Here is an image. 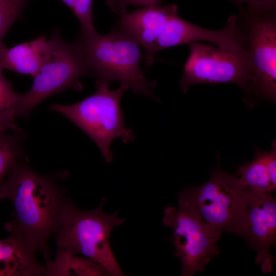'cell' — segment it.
I'll return each mask as SVG.
<instances>
[{"label": "cell", "instance_id": "6da1fadb", "mask_svg": "<svg viewBox=\"0 0 276 276\" xmlns=\"http://www.w3.org/2000/svg\"><path fill=\"white\" fill-rule=\"evenodd\" d=\"M67 198L55 175L39 174L22 158L0 188V199L9 200L13 206L5 229L39 250L47 263L51 261L49 239Z\"/></svg>", "mask_w": 276, "mask_h": 276}, {"label": "cell", "instance_id": "7a4b0ae2", "mask_svg": "<svg viewBox=\"0 0 276 276\" xmlns=\"http://www.w3.org/2000/svg\"><path fill=\"white\" fill-rule=\"evenodd\" d=\"M106 198L95 209L84 211L68 198L63 205L55 234L57 250L90 258L105 268L113 276L125 275L112 249L110 236L116 226L125 219L118 213L103 211Z\"/></svg>", "mask_w": 276, "mask_h": 276}, {"label": "cell", "instance_id": "3957f363", "mask_svg": "<svg viewBox=\"0 0 276 276\" xmlns=\"http://www.w3.org/2000/svg\"><path fill=\"white\" fill-rule=\"evenodd\" d=\"M75 41L97 79L119 81L136 94L158 100L152 92L156 81L148 80L140 66L144 58L141 46L127 32L116 27L104 35L80 33Z\"/></svg>", "mask_w": 276, "mask_h": 276}, {"label": "cell", "instance_id": "277c9868", "mask_svg": "<svg viewBox=\"0 0 276 276\" xmlns=\"http://www.w3.org/2000/svg\"><path fill=\"white\" fill-rule=\"evenodd\" d=\"M110 82L97 79L95 94L72 105L52 104L51 110L66 117L84 131L97 145L106 162L113 159L110 149L112 141L120 139L124 143L132 142L135 136L125 125L120 106L128 87L121 84L115 90Z\"/></svg>", "mask_w": 276, "mask_h": 276}, {"label": "cell", "instance_id": "5b68a950", "mask_svg": "<svg viewBox=\"0 0 276 276\" xmlns=\"http://www.w3.org/2000/svg\"><path fill=\"white\" fill-rule=\"evenodd\" d=\"M243 186L235 174L219 165L210 172L209 179L196 187H188L178 195L189 203L216 235L223 232L236 235L247 202Z\"/></svg>", "mask_w": 276, "mask_h": 276}, {"label": "cell", "instance_id": "8992f818", "mask_svg": "<svg viewBox=\"0 0 276 276\" xmlns=\"http://www.w3.org/2000/svg\"><path fill=\"white\" fill-rule=\"evenodd\" d=\"M48 41L49 58L33 77L30 89L19 94L18 118H27L42 101L58 93L68 89L82 91L83 87L79 79L94 76L79 45L76 41L71 43L64 40L59 28L53 30Z\"/></svg>", "mask_w": 276, "mask_h": 276}, {"label": "cell", "instance_id": "52a82bcc", "mask_svg": "<svg viewBox=\"0 0 276 276\" xmlns=\"http://www.w3.org/2000/svg\"><path fill=\"white\" fill-rule=\"evenodd\" d=\"M172 229L173 254L179 259L181 276H193L205 270L212 258L220 253L214 234L186 201L179 198L177 207L167 205L162 220Z\"/></svg>", "mask_w": 276, "mask_h": 276}, {"label": "cell", "instance_id": "ba28073f", "mask_svg": "<svg viewBox=\"0 0 276 276\" xmlns=\"http://www.w3.org/2000/svg\"><path fill=\"white\" fill-rule=\"evenodd\" d=\"M188 45L190 55L179 82L183 93L192 85L218 83H235L250 93L254 79L247 45L238 50L223 49L200 42Z\"/></svg>", "mask_w": 276, "mask_h": 276}, {"label": "cell", "instance_id": "9c48e42d", "mask_svg": "<svg viewBox=\"0 0 276 276\" xmlns=\"http://www.w3.org/2000/svg\"><path fill=\"white\" fill-rule=\"evenodd\" d=\"M246 28H239L247 38L253 85L250 93L276 101V18L275 9H248Z\"/></svg>", "mask_w": 276, "mask_h": 276}, {"label": "cell", "instance_id": "30bf717a", "mask_svg": "<svg viewBox=\"0 0 276 276\" xmlns=\"http://www.w3.org/2000/svg\"><path fill=\"white\" fill-rule=\"evenodd\" d=\"M245 190L247 207L236 236L244 239L256 251V263L263 273H269L274 262L270 250L276 243V200L272 192L247 187Z\"/></svg>", "mask_w": 276, "mask_h": 276}, {"label": "cell", "instance_id": "8fae6325", "mask_svg": "<svg viewBox=\"0 0 276 276\" xmlns=\"http://www.w3.org/2000/svg\"><path fill=\"white\" fill-rule=\"evenodd\" d=\"M176 13L178 8L173 4L142 7L120 16L117 27L131 35L144 49L145 64L150 66L156 60L155 43L164 32L169 19Z\"/></svg>", "mask_w": 276, "mask_h": 276}, {"label": "cell", "instance_id": "7c38bea8", "mask_svg": "<svg viewBox=\"0 0 276 276\" xmlns=\"http://www.w3.org/2000/svg\"><path fill=\"white\" fill-rule=\"evenodd\" d=\"M204 41L228 50H238L246 47L247 38L237 23V16L232 15L222 29L211 30L196 26L179 18L176 23L175 42L176 45Z\"/></svg>", "mask_w": 276, "mask_h": 276}, {"label": "cell", "instance_id": "4fadbf2b", "mask_svg": "<svg viewBox=\"0 0 276 276\" xmlns=\"http://www.w3.org/2000/svg\"><path fill=\"white\" fill-rule=\"evenodd\" d=\"M36 250L15 234L0 240V276L43 275L45 267L37 261Z\"/></svg>", "mask_w": 276, "mask_h": 276}, {"label": "cell", "instance_id": "5bb4252c", "mask_svg": "<svg viewBox=\"0 0 276 276\" xmlns=\"http://www.w3.org/2000/svg\"><path fill=\"white\" fill-rule=\"evenodd\" d=\"M50 52L46 36L7 48L0 43V67L34 77L49 58Z\"/></svg>", "mask_w": 276, "mask_h": 276}, {"label": "cell", "instance_id": "9a60e30c", "mask_svg": "<svg viewBox=\"0 0 276 276\" xmlns=\"http://www.w3.org/2000/svg\"><path fill=\"white\" fill-rule=\"evenodd\" d=\"M235 175L244 187L263 192L276 189V143L270 151L258 150L254 158L241 165Z\"/></svg>", "mask_w": 276, "mask_h": 276}, {"label": "cell", "instance_id": "2e32d148", "mask_svg": "<svg viewBox=\"0 0 276 276\" xmlns=\"http://www.w3.org/2000/svg\"><path fill=\"white\" fill-rule=\"evenodd\" d=\"M43 275L110 276L109 272L94 260L57 250L55 258L46 263Z\"/></svg>", "mask_w": 276, "mask_h": 276}, {"label": "cell", "instance_id": "e0dca14e", "mask_svg": "<svg viewBox=\"0 0 276 276\" xmlns=\"http://www.w3.org/2000/svg\"><path fill=\"white\" fill-rule=\"evenodd\" d=\"M0 67V131H19L22 130L16 123L18 117L19 93L14 91Z\"/></svg>", "mask_w": 276, "mask_h": 276}, {"label": "cell", "instance_id": "ac0fdd59", "mask_svg": "<svg viewBox=\"0 0 276 276\" xmlns=\"http://www.w3.org/2000/svg\"><path fill=\"white\" fill-rule=\"evenodd\" d=\"M22 131H0V188L22 157Z\"/></svg>", "mask_w": 276, "mask_h": 276}, {"label": "cell", "instance_id": "d6986e66", "mask_svg": "<svg viewBox=\"0 0 276 276\" xmlns=\"http://www.w3.org/2000/svg\"><path fill=\"white\" fill-rule=\"evenodd\" d=\"M26 3L25 0H0V43L19 18Z\"/></svg>", "mask_w": 276, "mask_h": 276}, {"label": "cell", "instance_id": "ffe728a7", "mask_svg": "<svg viewBox=\"0 0 276 276\" xmlns=\"http://www.w3.org/2000/svg\"><path fill=\"white\" fill-rule=\"evenodd\" d=\"M93 0H75L73 12L80 24V33L85 35L96 33L92 13Z\"/></svg>", "mask_w": 276, "mask_h": 276}, {"label": "cell", "instance_id": "44dd1931", "mask_svg": "<svg viewBox=\"0 0 276 276\" xmlns=\"http://www.w3.org/2000/svg\"><path fill=\"white\" fill-rule=\"evenodd\" d=\"M163 0H106V4L110 10L120 16L127 13L128 6L145 7L162 6Z\"/></svg>", "mask_w": 276, "mask_h": 276}, {"label": "cell", "instance_id": "7402d4cb", "mask_svg": "<svg viewBox=\"0 0 276 276\" xmlns=\"http://www.w3.org/2000/svg\"><path fill=\"white\" fill-rule=\"evenodd\" d=\"M239 4H246L248 9L252 10L275 9L276 0H235Z\"/></svg>", "mask_w": 276, "mask_h": 276}, {"label": "cell", "instance_id": "603a6c76", "mask_svg": "<svg viewBox=\"0 0 276 276\" xmlns=\"http://www.w3.org/2000/svg\"><path fill=\"white\" fill-rule=\"evenodd\" d=\"M73 11L75 0H60Z\"/></svg>", "mask_w": 276, "mask_h": 276}, {"label": "cell", "instance_id": "cb8c5ba5", "mask_svg": "<svg viewBox=\"0 0 276 276\" xmlns=\"http://www.w3.org/2000/svg\"><path fill=\"white\" fill-rule=\"evenodd\" d=\"M27 2H28L29 0H25Z\"/></svg>", "mask_w": 276, "mask_h": 276}]
</instances>
